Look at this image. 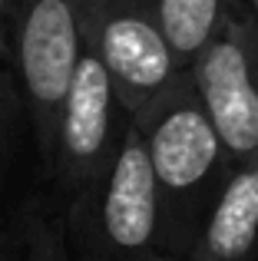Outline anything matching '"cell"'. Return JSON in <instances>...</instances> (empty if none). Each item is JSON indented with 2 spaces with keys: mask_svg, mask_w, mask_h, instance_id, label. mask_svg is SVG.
<instances>
[{
  "mask_svg": "<svg viewBox=\"0 0 258 261\" xmlns=\"http://www.w3.org/2000/svg\"><path fill=\"white\" fill-rule=\"evenodd\" d=\"M159 195L162 251L186 261L199 242L219 192L232 175V155L215 129L192 76L179 73L142 113H136Z\"/></svg>",
  "mask_w": 258,
  "mask_h": 261,
  "instance_id": "6da1fadb",
  "label": "cell"
},
{
  "mask_svg": "<svg viewBox=\"0 0 258 261\" xmlns=\"http://www.w3.org/2000/svg\"><path fill=\"white\" fill-rule=\"evenodd\" d=\"M66 251L70 261H166L159 195L136 119L116 162L66 202Z\"/></svg>",
  "mask_w": 258,
  "mask_h": 261,
  "instance_id": "7a4b0ae2",
  "label": "cell"
},
{
  "mask_svg": "<svg viewBox=\"0 0 258 261\" xmlns=\"http://www.w3.org/2000/svg\"><path fill=\"white\" fill-rule=\"evenodd\" d=\"M83 10L86 0H13V70L27 99L40 172L53 159L60 106L86 46Z\"/></svg>",
  "mask_w": 258,
  "mask_h": 261,
  "instance_id": "3957f363",
  "label": "cell"
},
{
  "mask_svg": "<svg viewBox=\"0 0 258 261\" xmlns=\"http://www.w3.org/2000/svg\"><path fill=\"white\" fill-rule=\"evenodd\" d=\"M133 119L136 116L126 109L113 73L86 43L60 106L53 159L46 172H40L43 182H50L57 195L70 202L83 185L116 162Z\"/></svg>",
  "mask_w": 258,
  "mask_h": 261,
  "instance_id": "277c9868",
  "label": "cell"
},
{
  "mask_svg": "<svg viewBox=\"0 0 258 261\" xmlns=\"http://www.w3.org/2000/svg\"><path fill=\"white\" fill-rule=\"evenodd\" d=\"M232 162L258 155V10L242 0L222 33L189 66Z\"/></svg>",
  "mask_w": 258,
  "mask_h": 261,
  "instance_id": "5b68a950",
  "label": "cell"
},
{
  "mask_svg": "<svg viewBox=\"0 0 258 261\" xmlns=\"http://www.w3.org/2000/svg\"><path fill=\"white\" fill-rule=\"evenodd\" d=\"M83 33L113 73L133 116L182 73L162 37L152 0H86Z\"/></svg>",
  "mask_w": 258,
  "mask_h": 261,
  "instance_id": "8992f818",
  "label": "cell"
},
{
  "mask_svg": "<svg viewBox=\"0 0 258 261\" xmlns=\"http://www.w3.org/2000/svg\"><path fill=\"white\" fill-rule=\"evenodd\" d=\"M186 261H258V155L232 166Z\"/></svg>",
  "mask_w": 258,
  "mask_h": 261,
  "instance_id": "52a82bcc",
  "label": "cell"
},
{
  "mask_svg": "<svg viewBox=\"0 0 258 261\" xmlns=\"http://www.w3.org/2000/svg\"><path fill=\"white\" fill-rule=\"evenodd\" d=\"M0 261H70L66 202L50 182L27 192L0 222Z\"/></svg>",
  "mask_w": 258,
  "mask_h": 261,
  "instance_id": "ba28073f",
  "label": "cell"
},
{
  "mask_svg": "<svg viewBox=\"0 0 258 261\" xmlns=\"http://www.w3.org/2000/svg\"><path fill=\"white\" fill-rule=\"evenodd\" d=\"M162 37L186 73L209 43L222 33L242 0H152Z\"/></svg>",
  "mask_w": 258,
  "mask_h": 261,
  "instance_id": "9c48e42d",
  "label": "cell"
},
{
  "mask_svg": "<svg viewBox=\"0 0 258 261\" xmlns=\"http://www.w3.org/2000/svg\"><path fill=\"white\" fill-rule=\"evenodd\" d=\"M30 133V116H27V99L20 89V76L13 63L0 70V182L10 169V155L17 146L20 133Z\"/></svg>",
  "mask_w": 258,
  "mask_h": 261,
  "instance_id": "30bf717a",
  "label": "cell"
},
{
  "mask_svg": "<svg viewBox=\"0 0 258 261\" xmlns=\"http://www.w3.org/2000/svg\"><path fill=\"white\" fill-rule=\"evenodd\" d=\"M13 63V27L10 20H0V70Z\"/></svg>",
  "mask_w": 258,
  "mask_h": 261,
  "instance_id": "8fae6325",
  "label": "cell"
},
{
  "mask_svg": "<svg viewBox=\"0 0 258 261\" xmlns=\"http://www.w3.org/2000/svg\"><path fill=\"white\" fill-rule=\"evenodd\" d=\"M13 13V0H0V20H10Z\"/></svg>",
  "mask_w": 258,
  "mask_h": 261,
  "instance_id": "7c38bea8",
  "label": "cell"
},
{
  "mask_svg": "<svg viewBox=\"0 0 258 261\" xmlns=\"http://www.w3.org/2000/svg\"><path fill=\"white\" fill-rule=\"evenodd\" d=\"M245 4H248V7H252V10H258V0H245Z\"/></svg>",
  "mask_w": 258,
  "mask_h": 261,
  "instance_id": "4fadbf2b",
  "label": "cell"
},
{
  "mask_svg": "<svg viewBox=\"0 0 258 261\" xmlns=\"http://www.w3.org/2000/svg\"><path fill=\"white\" fill-rule=\"evenodd\" d=\"M166 261H175V258H166Z\"/></svg>",
  "mask_w": 258,
  "mask_h": 261,
  "instance_id": "5bb4252c",
  "label": "cell"
}]
</instances>
